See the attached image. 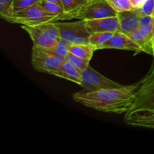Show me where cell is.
<instances>
[{"instance_id": "cell-25", "label": "cell", "mask_w": 154, "mask_h": 154, "mask_svg": "<svg viewBox=\"0 0 154 154\" xmlns=\"http://www.w3.org/2000/svg\"><path fill=\"white\" fill-rule=\"evenodd\" d=\"M40 0H14L13 4L14 12L25 9L32 5L39 2Z\"/></svg>"}, {"instance_id": "cell-3", "label": "cell", "mask_w": 154, "mask_h": 154, "mask_svg": "<svg viewBox=\"0 0 154 154\" xmlns=\"http://www.w3.org/2000/svg\"><path fill=\"white\" fill-rule=\"evenodd\" d=\"M154 109V67L142 79L136 98L126 115L135 113H150Z\"/></svg>"}, {"instance_id": "cell-8", "label": "cell", "mask_w": 154, "mask_h": 154, "mask_svg": "<svg viewBox=\"0 0 154 154\" xmlns=\"http://www.w3.org/2000/svg\"><path fill=\"white\" fill-rule=\"evenodd\" d=\"M83 92H95L101 90L122 87V84H118L104 75H101L90 66L82 72V81L81 85Z\"/></svg>"}, {"instance_id": "cell-6", "label": "cell", "mask_w": 154, "mask_h": 154, "mask_svg": "<svg viewBox=\"0 0 154 154\" xmlns=\"http://www.w3.org/2000/svg\"><path fill=\"white\" fill-rule=\"evenodd\" d=\"M60 31V38L72 45L90 43V33L87 29L86 20L75 22H55Z\"/></svg>"}, {"instance_id": "cell-20", "label": "cell", "mask_w": 154, "mask_h": 154, "mask_svg": "<svg viewBox=\"0 0 154 154\" xmlns=\"http://www.w3.org/2000/svg\"><path fill=\"white\" fill-rule=\"evenodd\" d=\"M65 59H66V61H68L69 63H71L74 66L80 69L81 72H84L90 66V60L77 57V56L74 55V54H71V53H69Z\"/></svg>"}, {"instance_id": "cell-22", "label": "cell", "mask_w": 154, "mask_h": 154, "mask_svg": "<svg viewBox=\"0 0 154 154\" xmlns=\"http://www.w3.org/2000/svg\"><path fill=\"white\" fill-rule=\"evenodd\" d=\"M14 1V0H0V17L5 20L8 21L13 14Z\"/></svg>"}, {"instance_id": "cell-12", "label": "cell", "mask_w": 154, "mask_h": 154, "mask_svg": "<svg viewBox=\"0 0 154 154\" xmlns=\"http://www.w3.org/2000/svg\"><path fill=\"white\" fill-rule=\"evenodd\" d=\"M53 75L69 80L79 85H81L82 81V72L66 60H65L63 64L54 72Z\"/></svg>"}, {"instance_id": "cell-14", "label": "cell", "mask_w": 154, "mask_h": 154, "mask_svg": "<svg viewBox=\"0 0 154 154\" xmlns=\"http://www.w3.org/2000/svg\"><path fill=\"white\" fill-rule=\"evenodd\" d=\"M129 36L137 45H138V46L142 50V52L153 55L152 43L153 38L147 35L141 28H138L135 32L131 33Z\"/></svg>"}, {"instance_id": "cell-24", "label": "cell", "mask_w": 154, "mask_h": 154, "mask_svg": "<svg viewBox=\"0 0 154 154\" xmlns=\"http://www.w3.org/2000/svg\"><path fill=\"white\" fill-rule=\"evenodd\" d=\"M135 9L141 17L152 16L154 11V0H147L141 7Z\"/></svg>"}, {"instance_id": "cell-17", "label": "cell", "mask_w": 154, "mask_h": 154, "mask_svg": "<svg viewBox=\"0 0 154 154\" xmlns=\"http://www.w3.org/2000/svg\"><path fill=\"white\" fill-rule=\"evenodd\" d=\"M115 32H96L90 35V43L97 47L98 50H100L102 47L112 38Z\"/></svg>"}, {"instance_id": "cell-28", "label": "cell", "mask_w": 154, "mask_h": 154, "mask_svg": "<svg viewBox=\"0 0 154 154\" xmlns=\"http://www.w3.org/2000/svg\"><path fill=\"white\" fill-rule=\"evenodd\" d=\"M152 48H153V55L154 56V38L153 39V43H152Z\"/></svg>"}, {"instance_id": "cell-21", "label": "cell", "mask_w": 154, "mask_h": 154, "mask_svg": "<svg viewBox=\"0 0 154 154\" xmlns=\"http://www.w3.org/2000/svg\"><path fill=\"white\" fill-rule=\"evenodd\" d=\"M71 45L72 44H70L69 42H66V40L60 38L58 43L57 44V45L55 47H54L51 49L46 50H48L51 52L54 53L56 55L60 56V57H63V58H66V57L69 53V47H70Z\"/></svg>"}, {"instance_id": "cell-26", "label": "cell", "mask_w": 154, "mask_h": 154, "mask_svg": "<svg viewBox=\"0 0 154 154\" xmlns=\"http://www.w3.org/2000/svg\"><path fill=\"white\" fill-rule=\"evenodd\" d=\"M147 0H131V2H132V5L135 8H139L144 4Z\"/></svg>"}, {"instance_id": "cell-23", "label": "cell", "mask_w": 154, "mask_h": 154, "mask_svg": "<svg viewBox=\"0 0 154 154\" xmlns=\"http://www.w3.org/2000/svg\"><path fill=\"white\" fill-rule=\"evenodd\" d=\"M108 1L117 13L132 11L135 8L131 2V0H108Z\"/></svg>"}, {"instance_id": "cell-2", "label": "cell", "mask_w": 154, "mask_h": 154, "mask_svg": "<svg viewBox=\"0 0 154 154\" xmlns=\"http://www.w3.org/2000/svg\"><path fill=\"white\" fill-rule=\"evenodd\" d=\"M31 38L34 46L44 49H51L60 38V31L55 22H48L35 26L21 25Z\"/></svg>"}, {"instance_id": "cell-9", "label": "cell", "mask_w": 154, "mask_h": 154, "mask_svg": "<svg viewBox=\"0 0 154 154\" xmlns=\"http://www.w3.org/2000/svg\"><path fill=\"white\" fill-rule=\"evenodd\" d=\"M87 29L90 35L96 32H120V21L118 16L108 17L99 19L86 20Z\"/></svg>"}, {"instance_id": "cell-18", "label": "cell", "mask_w": 154, "mask_h": 154, "mask_svg": "<svg viewBox=\"0 0 154 154\" xmlns=\"http://www.w3.org/2000/svg\"><path fill=\"white\" fill-rule=\"evenodd\" d=\"M38 3L47 12L59 16V21L60 20L61 17L65 14V11L63 6L60 5L57 3L45 1V0H40Z\"/></svg>"}, {"instance_id": "cell-10", "label": "cell", "mask_w": 154, "mask_h": 154, "mask_svg": "<svg viewBox=\"0 0 154 154\" xmlns=\"http://www.w3.org/2000/svg\"><path fill=\"white\" fill-rule=\"evenodd\" d=\"M101 49H120L135 51L136 53L142 52L141 48L129 35L120 32L114 33L112 38Z\"/></svg>"}, {"instance_id": "cell-27", "label": "cell", "mask_w": 154, "mask_h": 154, "mask_svg": "<svg viewBox=\"0 0 154 154\" xmlns=\"http://www.w3.org/2000/svg\"><path fill=\"white\" fill-rule=\"evenodd\" d=\"M45 1L52 2H55V3H57V4L63 6V5H62V3H61V2H60V0H45Z\"/></svg>"}, {"instance_id": "cell-4", "label": "cell", "mask_w": 154, "mask_h": 154, "mask_svg": "<svg viewBox=\"0 0 154 154\" xmlns=\"http://www.w3.org/2000/svg\"><path fill=\"white\" fill-rule=\"evenodd\" d=\"M56 21H59V16L47 12L38 2L26 8L14 12L7 22L20 25L35 26Z\"/></svg>"}, {"instance_id": "cell-13", "label": "cell", "mask_w": 154, "mask_h": 154, "mask_svg": "<svg viewBox=\"0 0 154 154\" xmlns=\"http://www.w3.org/2000/svg\"><path fill=\"white\" fill-rule=\"evenodd\" d=\"M125 122L126 124L134 126L154 129V115L141 114V113H135L125 116Z\"/></svg>"}, {"instance_id": "cell-29", "label": "cell", "mask_w": 154, "mask_h": 154, "mask_svg": "<svg viewBox=\"0 0 154 154\" xmlns=\"http://www.w3.org/2000/svg\"><path fill=\"white\" fill-rule=\"evenodd\" d=\"M150 114H153V115H154V109L153 110V111H151V112H150Z\"/></svg>"}, {"instance_id": "cell-5", "label": "cell", "mask_w": 154, "mask_h": 154, "mask_svg": "<svg viewBox=\"0 0 154 154\" xmlns=\"http://www.w3.org/2000/svg\"><path fill=\"white\" fill-rule=\"evenodd\" d=\"M66 59L57 56L48 50L33 45L32 51V64L37 72L54 75L63 64Z\"/></svg>"}, {"instance_id": "cell-16", "label": "cell", "mask_w": 154, "mask_h": 154, "mask_svg": "<svg viewBox=\"0 0 154 154\" xmlns=\"http://www.w3.org/2000/svg\"><path fill=\"white\" fill-rule=\"evenodd\" d=\"M97 50V47L90 43L71 45L69 47V53L90 61L93 57V53Z\"/></svg>"}, {"instance_id": "cell-7", "label": "cell", "mask_w": 154, "mask_h": 154, "mask_svg": "<svg viewBox=\"0 0 154 154\" xmlns=\"http://www.w3.org/2000/svg\"><path fill=\"white\" fill-rule=\"evenodd\" d=\"M117 14L108 0H89L74 14L73 19L88 20L117 16Z\"/></svg>"}, {"instance_id": "cell-15", "label": "cell", "mask_w": 154, "mask_h": 154, "mask_svg": "<svg viewBox=\"0 0 154 154\" xmlns=\"http://www.w3.org/2000/svg\"><path fill=\"white\" fill-rule=\"evenodd\" d=\"M89 0H60L64 8L65 14L61 17L60 21L73 19V16Z\"/></svg>"}, {"instance_id": "cell-30", "label": "cell", "mask_w": 154, "mask_h": 154, "mask_svg": "<svg viewBox=\"0 0 154 154\" xmlns=\"http://www.w3.org/2000/svg\"><path fill=\"white\" fill-rule=\"evenodd\" d=\"M152 17H153L154 18V11H153V14H152Z\"/></svg>"}, {"instance_id": "cell-1", "label": "cell", "mask_w": 154, "mask_h": 154, "mask_svg": "<svg viewBox=\"0 0 154 154\" xmlns=\"http://www.w3.org/2000/svg\"><path fill=\"white\" fill-rule=\"evenodd\" d=\"M142 83V79L135 84L123 86L119 88L105 89L95 92L80 91L73 95L78 103L96 111L114 114H123L129 111L135 98L136 92Z\"/></svg>"}, {"instance_id": "cell-19", "label": "cell", "mask_w": 154, "mask_h": 154, "mask_svg": "<svg viewBox=\"0 0 154 154\" xmlns=\"http://www.w3.org/2000/svg\"><path fill=\"white\" fill-rule=\"evenodd\" d=\"M150 38H154V18L152 16H142L140 19V27Z\"/></svg>"}, {"instance_id": "cell-11", "label": "cell", "mask_w": 154, "mask_h": 154, "mask_svg": "<svg viewBox=\"0 0 154 154\" xmlns=\"http://www.w3.org/2000/svg\"><path fill=\"white\" fill-rule=\"evenodd\" d=\"M120 21V32L129 35L140 27L141 16L136 9L117 14Z\"/></svg>"}]
</instances>
